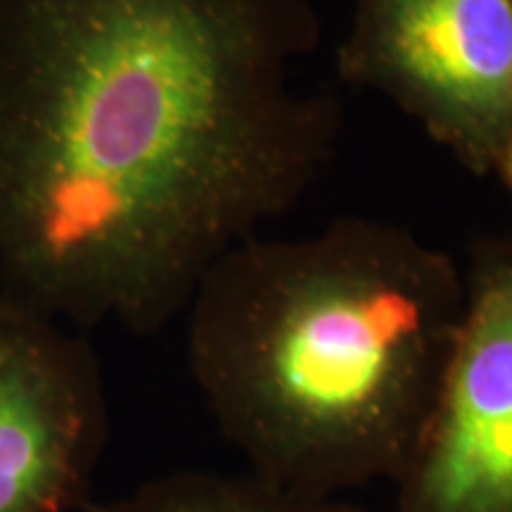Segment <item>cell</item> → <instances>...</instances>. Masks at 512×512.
Returning <instances> with one entry per match:
<instances>
[{
  "label": "cell",
  "mask_w": 512,
  "mask_h": 512,
  "mask_svg": "<svg viewBox=\"0 0 512 512\" xmlns=\"http://www.w3.org/2000/svg\"><path fill=\"white\" fill-rule=\"evenodd\" d=\"M316 0H0V294L159 335L325 176Z\"/></svg>",
  "instance_id": "1"
},
{
  "label": "cell",
  "mask_w": 512,
  "mask_h": 512,
  "mask_svg": "<svg viewBox=\"0 0 512 512\" xmlns=\"http://www.w3.org/2000/svg\"><path fill=\"white\" fill-rule=\"evenodd\" d=\"M465 271L401 223L240 242L192 294L188 370L247 470L294 491L392 484L425 432Z\"/></svg>",
  "instance_id": "2"
},
{
  "label": "cell",
  "mask_w": 512,
  "mask_h": 512,
  "mask_svg": "<svg viewBox=\"0 0 512 512\" xmlns=\"http://www.w3.org/2000/svg\"><path fill=\"white\" fill-rule=\"evenodd\" d=\"M337 74L489 174L512 138V0H354Z\"/></svg>",
  "instance_id": "3"
},
{
  "label": "cell",
  "mask_w": 512,
  "mask_h": 512,
  "mask_svg": "<svg viewBox=\"0 0 512 512\" xmlns=\"http://www.w3.org/2000/svg\"><path fill=\"white\" fill-rule=\"evenodd\" d=\"M392 486L394 512H512V245L472 252L437 403Z\"/></svg>",
  "instance_id": "4"
},
{
  "label": "cell",
  "mask_w": 512,
  "mask_h": 512,
  "mask_svg": "<svg viewBox=\"0 0 512 512\" xmlns=\"http://www.w3.org/2000/svg\"><path fill=\"white\" fill-rule=\"evenodd\" d=\"M107 439L91 339L0 294V512L86 510Z\"/></svg>",
  "instance_id": "5"
},
{
  "label": "cell",
  "mask_w": 512,
  "mask_h": 512,
  "mask_svg": "<svg viewBox=\"0 0 512 512\" xmlns=\"http://www.w3.org/2000/svg\"><path fill=\"white\" fill-rule=\"evenodd\" d=\"M86 512H377L347 496L294 491L254 472L174 470Z\"/></svg>",
  "instance_id": "6"
},
{
  "label": "cell",
  "mask_w": 512,
  "mask_h": 512,
  "mask_svg": "<svg viewBox=\"0 0 512 512\" xmlns=\"http://www.w3.org/2000/svg\"><path fill=\"white\" fill-rule=\"evenodd\" d=\"M496 171H498V174L503 176L505 185H508L510 192H512V138H510V143L505 145V150H503L501 159H498V164H496Z\"/></svg>",
  "instance_id": "7"
}]
</instances>
